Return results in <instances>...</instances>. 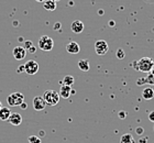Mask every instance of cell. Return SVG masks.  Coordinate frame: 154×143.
Masks as SVG:
<instances>
[{"label": "cell", "mask_w": 154, "mask_h": 143, "mask_svg": "<svg viewBox=\"0 0 154 143\" xmlns=\"http://www.w3.org/2000/svg\"><path fill=\"white\" fill-rule=\"evenodd\" d=\"M154 67V61L151 57H142L137 62V70L142 73H150Z\"/></svg>", "instance_id": "obj_1"}, {"label": "cell", "mask_w": 154, "mask_h": 143, "mask_svg": "<svg viewBox=\"0 0 154 143\" xmlns=\"http://www.w3.org/2000/svg\"><path fill=\"white\" fill-rule=\"evenodd\" d=\"M43 99H44V101L46 102V105L48 106H55L57 105L58 102H60V95H58V92H56L55 90H46L44 92V95L42 96Z\"/></svg>", "instance_id": "obj_2"}, {"label": "cell", "mask_w": 154, "mask_h": 143, "mask_svg": "<svg viewBox=\"0 0 154 143\" xmlns=\"http://www.w3.org/2000/svg\"><path fill=\"white\" fill-rule=\"evenodd\" d=\"M38 48L42 50V51L50 52L53 48V46H54V41L48 35H42L41 38L38 39Z\"/></svg>", "instance_id": "obj_3"}, {"label": "cell", "mask_w": 154, "mask_h": 143, "mask_svg": "<svg viewBox=\"0 0 154 143\" xmlns=\"http://www.w3.org/2000/svg\"><path fill=\"white\" fill-rule=\"evenodd\" d=\"M7 102L10 107H16V106H20L22 102H24V95L22 92H12L11 95L8 96L7 98Z\"/></svg>", "instance_id": "obj_4"}, {"label": "cell", "mask_w": 154, "mask_h": 143, "mask_svg": "<svg viewBox=\"0 0 154 143\" xmlns=\"http://www.w3.org/2000/svg\"><path fill=\"white\" fill-rule=\"evenodd\" d=\"M109 50V45L105 40H98L95 43V51L98 55H105Z\"/></svg>", "instance_id": "obj_5"}, {"label": "cell", "mask_w": 154, "mask_h": 143, "mask_svg": "<svg viewBox=\"0 0 154 143\" xmlns=\"http://www.w3.org/2000/svg\"><path fill=\"white\" fill-rule=\"evenodd\" d=\"M23 66H24V72L29 75H35L38 70V64L33 60L28 61Z\"/></svg>", "instance_id": "obj_6"}, {"label": "cell", "mask_w": 154, "mask_h": 143, "mask_svg": "<svg viewBox=\"0 0 154 143\" xmlns=\"http://www.w3.org/2000/svg\"><path fill=\"white\" fill-rule=\"evenodd\" d=\"M45 107H46V102L44 101L43 97H41V96H35V97L33 98V108H34V110L41 111V110L45 109Z\"/></svg>", "instance_id": "obj_7"}, {"label": "cell", "mask_w": 154, "mask_h": 143, "mask_svg": "<svg viewBox=\"0 0 154 143\" xmlns=\"http://www.w3.org/2000/svg\"><path fill=\"white\" fill-rule=\"evenodd\" d=\"M12 54H13V57H14L17 61H21L26 57V50L23 48V46H16V48H13Z\"/></svg>", "instance_id": "obj_8"}, {"label": "cell", "mask_w": 154, "mask_h": 143, "mask_svg": "<svg viewBox=\"0 0 154 143\" xmlns=\"http://www.w3.org/2000/svg\"><path fill=\"white\" fill-rule=\"evenodd\" d=\"M65 48H66V51L69 53V54H78L80 51V46L78 43H76V42L74 41H71V42H68L67 44L65 45Z\"/></svg>", "instance_id": "obj_9"}, {"label": "cell", "mask_w": 154, "mask_h": 143, "mask_svg": "<svg viewBox=\"0 0 154 143\" xmlns=\"http://www.w3.org/2000/svg\"><path fill=\"white\" fill-rule=\"evenodd\" d=\"M8 121H9L12 126H20L21 122H22V117H21V114L18 113V112H11Z\"/></svg>", "instance_id": "obj_10"}, {"label": "cell", "mask_w": 154, "mask_h": 143, "mask_svg": "<svg viewBox=\"0 0 154 143\" xmlns=\"http://www.w3.org/2000/svg\"><path fill=\"white\" fill-rule=\"evenodd\" d=\"M71 30L72 32H74L76 34H79L84 31V23L80 20H75L71 24Z\"/></svg>", "instance_id": "obj_11"}, {"label": "cell", "mask_w": 154, "mask_h": 143, "mask_svg": "<svg viewBox=\"0 0 154 143\" xmlns=\"http://www.w3.org/2000/svg\"><path fill=\"white\" fill-rule=\"evenodd\" d=\"M71 86H66V85H62L61 88H60V92H58V95L60 97L64 99H68L71 97Z\"/></svg>", "instance_id": "obj_12"}, {"label": "cell", "mask_w": 154, "mask_h": 143, "mask_svg": "<svg viewBox=\"0 0 154 143\" xmlns=\"http://www.w3.org/2000/svg\"><path fill=\"white\" fill-rule=\"evenodd\" d=\"M10 114H11V110L8 107H2L0 109V120L2 121H8Z\"/></svg>", "instance_id": "obj_13"}, {"label": "cell", "mask_w": 154, "mask_h": 143, "mask_svg": "<svg viewBox=\"0 0 154 143\" xmlns=\"http://www.w3.org/2000/svg\"><path fill=\"white\" fill-rule=\"evenodd\" d=\"M142 97L145 100H151L154 97V90L151 87H148V88H144L142 90Z\"/></svg>", "instance_id": "obj_14"}, {"label": "cell", "mask_w": 154, "mask_h": 143, "mask_svg": "<svg viewBox=\"0 0 154 143\" xmlns=\"http://www.w3.org/2000/svg\"><path fill=\"white\" fill-rule=\"evenodd\" d=\"M43 7L48 11H54L56 9V1H54V0H45L43 2Z\"/></svg>", "instance_id": "obj_15"}, {"label": "cell", "mask_w": 154, "mask_h": 143, "mask_svg": "<svg viewBox=\"0 0 154 143\" xmlns=\"http://www.w3.org/2000/svg\"><path fill=\"white\" fill-rule=\"evenodd\" d=\"M78 68H79L82 72H88L90 68V64L87 60H79L78 61Z\"/></svg>", "instance_id": "obj_16"}, {"label": "cell", "mask_w": 154, "mask_h": 143, "mask_svg": "<svg viewBox=\"0 0 154 143\" xmlns=\"http://www.w3.org/2000/svg\"><path fill=\"white\" fill-rule=\"evenodd\" d=\"M120 143H134V139L130 133H125L120 139Z\"/></svg>", "instance_id": "obj_17"}, {"label": "cell", "mask_w": 154, "mask_h": 143, "mask_svg": "<svg viewBox=\"0 0 154 143\" xmlns=\"http://www.w3.org/2000/svg\"><path fill=\"white\" fill-rule=\"evenodd\" d=\"M75 83V78L71 75H66V76L63 78V85L66 86H72Z\"/></svg>", "instance_id": "obj_18"}, {"label": "cell", "mask_w": 154, "mask_h": 143, "mask_svg": "<svg viewBox=\"0 0 154 143\" xmlns=\"http://www.w3.org/2000/svg\"><path fill=\"white\" fill-rule=\"evenodd\" d=\"M144 83L154 84V67H153V70L150 72V75L148 76V78H146V79H144Z\"/></svg>", "instance_id": "obj_19"}, {"label": "cell", "mask_w": 154, "mask_h": 143, "mask_svg": "<svg viewBox=\"0 0 154 143\" xmlns=\"http://www.w3.org/2000/svg\"><path fill=\"white\" fill-rule=\"evenodd\" d=\"M28 140H29V143H41V139L38 135H31Z\"/></svg>", "instance_id": "obj_20"}, {"label": "cell", "mask_w": 154, "mask_h": 143, "mask_svg": "<svg viewBox=\"0 0 154 143\" xmlns=\"http://www.w3.org/2000/svg\"><path fill=\"white\" fill-rule=\"evenodd\" d=\"M125 52H123V50L122 48H118V51H117V53H116V56H117V58L118 60H122V58H125Z\"/></svg>", "instance_id": "obj_21"}, {"label": "cell", "mask_w": 154, "mask_h": 143, "mask_svg": "<svg viewBox=\"0 0 154 143\" xmlns=\"http://www.w3.org/2000/svg\"><path fill=\"white\" fill-rule=\"evenodd\" d=\"M33 46V43L31 41H26L24 42V46H23V48H26V50H29L30 48H32Z\"/></svg>", "instance_id": "obj_22"}, {"label": "cell", "mask_w": 154, "mask_h": 143, "mask_svg": "<svg viewBox=\"0 0 154 143\" xmlns=\"http://www.w3.org/2000/svg\"><path fill=\"white\" fill-rule=\"evenodd\" d=\"M135 132H137V134H139V135H142V134H144V129L142 127H138L137 130H135Z\"/></svg>", "instance_id": "obj_23"}, {"label": "cell", "mask_w": 154, "mask_h": 143, "mask_svg": "<svg viewBox=\"0 0 154 143\" xmlns=\"http://www.w3.org/2000/svg\"><path fill=\"white\" fill-rule=\"evenodd\" d=\"M149 120L154 123V111H152V112H150V113H149Z\"/></svg>", "instance_id": "obj_24"}, {"label": "cell", "mask_w": 154, "mask_h": 143, "mask_svg": "<svg viewBox=\"0 0 154 143\" xmlns=\"http://www.w3.org/2000/svg\"><path fill=\"white\" fill-rule=\"evenodd\" d=\"M125 116H127V112H125V111H120V112H119V117H120V119H125Z\"/></svg>", "instance_id": "obj_25"}, {"label": "cell", "mask_w": 154, "mask_h": 143, "mask_svg": "<svg viewBox=\"0 0 154 143\" xmlns=\"http://www.w3.org/2000/svg\"><path fill=\"white\" fill-rule=\"evenodd\" d=\"M61 23L60 22H57V23H55L54 24V26H53V29H54L55 31H56V30H60V29H61Z\"/></svg>", "instance_id": "obj_26"}, {"label": "cell", "mask_w": 154, "mask_h": 143, "mask_svg": "<svg viewBox=\"0 0 154 143\" xmlns=\"http://www.w3.org/2000/svg\"><path fill=\"white\" fill-rule=\"evenodd\" d=\"M20 107H21V109H22V110H26V109L28 108V105H26V102H22V104L20 105Z\"/></svg>", "instance_id": "obj_27"}, {"label": "cell", "mask_w": 154, "mask_h": 143, "mask_svg": "<svg viewBox=\"0 0 154 143\" xmlns=\"http://www.w3.org/2000/svg\"><path fill=\"white\" fill-rule=\"evenodd\" d=\"M22 70H24V66H20L19 68L17 70V72H18V73H20V72H22Z\"/></svg>", "instance_id": "obj_28"}, {"label": "cell", "mask_w": 154, "mask_h": 143, "mask_svg": "<svg viewBox=\"0 0 154 143\" xmlns=\"http://www.w3.org/2000/svg\"><path fill=\"white\" fill-rule=\"evenodd\" d=\"M28 51H30L31 53H34V52H35V48H33V46H32V48H30Z\"/></svg>", "instance_id": "obj_29"}, {"label": "cell", "mask_w": 154, "mask_h": 143, "mask_svg": "<svg viewBox=\"0 0 154 143\" xmlns=\"http://www.w3.org/2000/svg\"><path fill=\"white\" fill-rule=\"evenodd\" d=\"M146 141H148V138H145L144 140H142V139H141V140L139 141V142H140V143H146Z\"/></svg>", "instance_id": "obj_30"}, {"label": "cell", "mask_w": 154, "mask_h": 143, "mask_svg": "<svg viewBox=\"0 0 154 143\" xmlns=\"http://www.w3.org/2000/svg\"><path fill=\"white\" fill-rule=\"evenodd\" d=\"M75 94H76V90H75V89H72V90H71V95H75Z\"/></svg>", "instance_id": "obj_31"}, {"label": "cell", "mask_w": 154, "mask_h": 143, "mask_svg": "<svg viewBox=\"0 0 154 143\" xmlns=\"http://www.w3.org/2000/svg\"><path fill=\"white\" fill-rule=\"evenodd\" d=\"M98 13H99V14H103V10H99Z\"/></svg>", "instance_id": "obj_32"}, {"label": "cell", "mask_w": 154, "mask_h": 143, "mask_svg": "<svg viewBox=\"0 0 154 143\" xmlns=\"http://www.w3.org/2000/svg\"><path fill=\"white\" fill-rule=\"evenodd\" d=\"M40 135L43 137V135H44V131H41V132H40Z\"/></svg>", "instance_id": "obj_33"}, {"label": "cell", "mask_w": 154, "mask_h": 143, "mask_svg": "<svg viewBox=\"0 0 154 143\" xmlns=\"http://www.w3.org/2000/svg\"><path fill=\"white\" fill-rule=\"evenodd\" d=\"M35 1H38V2H44L45 0H35Z\"/></svg>", "instance_id": "obj_34"}, {"label": "cell", "mask_w": 154, "mask_h": 143, "mask_svg": "<svg viewBox=\"0 0 154 143\" xmlns=\"http://www.w3.org/2000/svg\"><path fill=\"white\" fill-rule=\"evenodd\" d=\"M2 108V104H1V101H0V109Z\"/></svg>", "instance_id": "obj_35"}, {"label": "cell", "mask_w": 154, "mask_h": 143, "mask_svg": "<svg viewBox=\"0 0 154 143\" xmlns=\"http://www.w3.org/2000/svg\"><path fill=\"white\" fill-rule=\"evenodd\" d=\"M54 1H58V0H54Z\"/></svg>", "instance_id": "obj_36"}]
</instances>
